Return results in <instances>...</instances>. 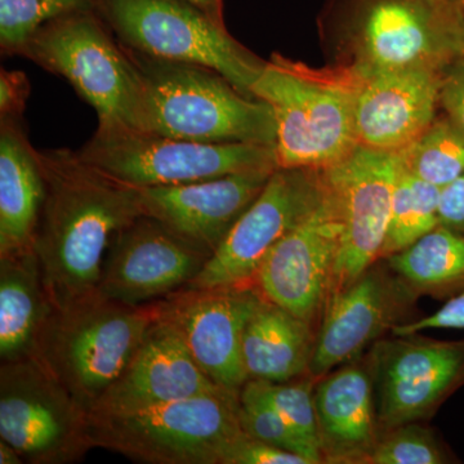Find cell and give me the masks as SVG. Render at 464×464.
I'll use <instances>...</instances> for the list:
<instances>
[{"label": "cell", "mask_w": 464, "mask_h": 464, "mask_svg": "<svg viewBox=\"0 0 464 464\" xmlns=\"http://www.w3.org/2000/svg\"><path fill=\"white\" fill-rule=\"evenodd\" d=\"M440 108L464 132V58L442 72Z\"/></svg>", "instance_id": "obj_34"}, {"label": "cell", "mask_w": 464, "mask_h": 464, "mask_svg": "<svg viewBox=\"0 0 464 464\" xmlns=\"http://www.w3.org/2000/svg\"><path fill=\"white\" fill-rule=\"evenodd\" d=\"M20 56L65 78L96 110L99 127L139 130L141 76L97 11L79 12L41 27Z\"/></svg>", "instance_id": "obj_8"}, {"label": "cell", "mask_w": 464, "mask_h": 464, "mask_svg": "<svg viewBox=\"0 0 464 464\" xmlns=\"http://www.w3.org/2000/svg\"><path fill=\"white\" fill-rule=\"evenodd\" d=\"M275 170H250L186 185L142 188V213L212 257Z\"/></svg>", "instance_id": "obj_16"}, {"label": "cell", "mask_w": 464, "mask_h": 464, "mask_svg": "<svg viewBox=\"0 0 464 464\" xmlns=\"http://www.w3.org/2000/svg\"><path fill=\"white\" fill-rule=\"evenodd\" d=\"M325 194L322 170L277 168L237 219L201 273L186 288L255 284L266 256L317 207Z\"/></svg>", "instance_id": "obj_11"}, {"label": "cell", "mask_w": 464, "mask_h": 464, "mask_svg": "<svg viewBox=\"0 0 464 464\" xmlns=\"http://www.w3.org/2000/svg\"><path fill=\"white\" fill-rule=\"evenodd\" d=\"M373 375L368 366L348 364L315 387L323 462L365 463L380 439Z\"/></svg>", "instance_id": "obj_21"}, {"label": "cell", "mask_w": 464, "mask_h": 464, "mask_svg": "<svg viewBox=\"0 0 464 464\" xmlns=\"http://www.w3.org/2000/svg\"><path fill=\"white\" fill-rule=\"evenodd\" d=\"M399 169L398 154L357 145L340 163L322 170L342 226L329 297L381 258Z\"/></svg>", "instance_id": "obj_12"}, {"label": "cell", "mask_w": 464, "mask_h": 464, "mask_svg": "<svg viewBox=\"0 0 464 464\" xmlns=\"http://www.w3.org/2000/svg\"><path fill=\"white\" fill-rule=\"evenodd\" d=\"M30 94V82L23 72H0V118H24L27 99Z\"/></svg>", "instance_id": "obj_35"}, {"label": "cell", "mask_w": 464, "mask_h": 464, "mask_svg": "<svg viewBox=\"0 0 464 464\" xmlns=\"http://www.w3.org/2000/svg\"><path fill=\"white\" fill-rule=\"evenodd\" d=\"M399 284L372 266L355 282L332 295L307 374L323 377L335 366L348 364L368 344L398 325L400 304L409 293Z\"/></svg>", "instance_id": "obj_20"}, {"label": "cell", "mask_w": 464, "mask_h": 464, "mask_svg": "<svg viewBox=\"0 0 464 464\" xmlns=\"http://www.w3.org/2000/svg\"><path fill=\"white\" fill-rule=\"evenodd\" d=\"M341 230L325 186V194L315 209L288 232L259 266L255 284L262 295L313 324L331 292Z\"/></svg>", "instance_id": "obj_15"}, {"label": "cell", "mask_w": 464, "mask_h": 464, "mask_svg": "<svg viewBox=\"0 0 464 464\" xmlns=\"http://www.w3.org/2000/svg\"><path fill=\"white\" fill-rule=\"evenodd\" d=\"M449 459L432 431L415 422L387 429L372 449L369 464H442Z\"/></svg>", "instance_id": "obj_31"}, {"label": "cell", "mask_w": 464, "mask_h": 464, "mask_svg": "<svg viewBox=\"0 0 464 464\" xmlns=\"http://www.w3.org/2000/svg\"><path fill=\"white\" fill-rule=\"evenodd\" d=\"M362 82L348 63L311 67L277 53L266 61L252 96L273 109L279 168L323 170L355 150Z\"/></svg>", "instance_id": "obj_2"}, {"label": "cell", "mask_w": 464, "mask_h": 464, "mask_svg": "<svg viewBox=\"0 0 464 464\" xmlns=\"http://www.w3.org/2000/svg\"><path fill=\"white\" fill-rule=\"evenodd\" d=\"M125 51L141 76L140 130L192 142L275 148L276 121L265 101L246 96L208 67Z\"/></svg>", "instance_id": "obj_3"}, {"label": "cell", "mask_w": 464, "mask_h": 464, "mask_svg": "<svg viewBox=\"0 0 464 464\" xmlns=\"http://www.w3.org/2000/svg\"><path fill=\"white\" fill-rule=\"evenodd\" d=\"M315 337L311 324L264 299L243 334L248 380L282 383L307 374Z\"/></svg>", "instance_id": "obj_24"}, {"label": "cell", "mask_w": 464, "mask_h": 464, "mask_svg": "<svg viewBox=\"0 0 464 464\" xmlns=\"http://www.w3.org/2000/svg\"><path fill=\"white\" fill-rule=\"evenodd\" d=\"M224 464H313L308 458L267 442L244 436L225 458Z\"/></svg>", "instance_id": "obj_32"}, {"label": "cell", "mask_w": 464, "mask_h": 464, "mask_svg": "<svg viewBox=\"0 0 464 464\" xmlns=\"http://www.w3.org/2000/svg\"><path fill=\"white\" fill-rule=\"evenodd\" d=\"M454 2H456L457 5H459V7L464 11V0H454Z\"/></svg>", "instance_id": "obj_39"}, {"label": "cell", "mask_w": 464, "mask_h": 464, "mask_svg": "<svg viewBox=\"0 0 464 464\" xmlns=\"http://www.w3.org/2000/svg\"><path fill=\"white\" fill-rule=\"evenodd\" d=\"M387 261L409 292L436 295L464 288V234L444 226Z\"/></svg>", "instance_id": "obj_25"}, {"label": "cell", "mask_w": 464, "mask_h": 464, "mask_svg": "<svg viewBox=\"0 0 464 464\" xmlns=\"http://www.w3.org/2000/svg\"><path fill=\"white\" fill-rule=\"evenodd\" d=\"M239 420L241 429L249 438L259 440L295 451L317 464L302 440L290 429L279 411L265 398L258 382L249 380L239 395Z\"/></svg>", "instance_id": "obj_30"}, {"label": "cell", "mask_w": 464, "mask_h": 464, "mask_svg": "<svg viewBox=\"0 0 464 464\" xmlns=\"http://www.w3.org/2000/svg\"><path fill=\"white\" fill-rule=\"evenodd\" d=\"M195 7L201 9L208 16L219 24H225L224 20V0H186Z\"/></svg>", "instance_id": "obj_37"}, {"label": "cell", "mask_w": 464, "mask_h": 464, "mask_svg": "<svg viewBox=\"0 0 464 464\" xmlns=\"http://www.w3.org/2000/svg\"><path fill=\"white\" fill-rule=\"evenodd\" d=\"M159 316L158 302L130 306L96 292L54 310L35 357L90 413L123 373Z\"/></svg>", "instance_id": "obj_5"}, {"label": "cell", "mask_w": 464, "mask_h": 464, "mask_svg": "<svg viewBox=\"0 0 464 464\" xmlns=\"http://www.w3.org/2000/svg\"><path fill=\"white\" fill-rule=\"evenodd\" d=\"M54 310L35 250L0 257L2 362L35 357Z\"/></svg>", "instance_id": "obj_23"}, {"label": "cell", "mask_w": 464, "mask_h": 464, "mask_svg": "<svg viewBox=\"0 0 464 464\" xmlns=\"http://www.w3.org/2000/svg\"><path fill=\"white\" fill-rule=\"evenodd\" d=\"M239 396L204 393L123 413H88L91 448L148 464H224L244 438Z\"/></svg>", "instance_id": "obj_6"}, {"label": "cell", "mask_w": 464, "mask_h": 464, "mask_svg": "<svg viewBox=\"0 0 464 464\" xmlns=\"http://www.w3.org/2000/svg\"><path fill=\"white\" fill-rule=\"evenodd\" d=\"M431 329H457L464 331V289L459 295L448 301L432 315L422 317L415 322L398 324L391 329L396 337H411Z\"/></svg>", "instance_id": "obj_33"}, {"label": "cell", "mask_w": 464, "mask_h": 464, "mask_svg": "<svg viewBox=\"0 0 464 464\" xmlns=\"http://www.w3.org/2000/svg\"><path fill=\"white\" fill-rule=\"evenodd\" d=\"M96 9L97 0H0L3 53L20 54L34 34L52 21Z\"/></svg>", "instance_id": "obj_28"}, {"label": "cell", "mask_w": 464, "mask_h": 464, "mask_svg": "<svg viewBox=\"0 0 464 464\" xmlns=\"http://www.w3.org/2000/svg\"><path fill=\"white\" fill-rule=\"evenodd\" d=\"M45 197L35 250L53 306L99 288L115 235L142 216L140 188L109 176L72 150H36Z\"/></svg>", "instance_id": "obj_1"}, {"label": "cell", "mask_w": 464, "mask_h": 464, "mask_svg": "<svg viewBox=\"0 0 464 464\" xmlns=\"http://www.w3.org/2000/svg\"><path fill=\"white\" fill-rule=\"evenodd\" d=\"M0 440L25 463L78 462L92 449L88 411L36 357L2 362Z\"/></svg>", "instance_id": "obj_10"}, {"label": "cell", "mask_w": 464, "mask_h": 464, "mask_svg": "<svg viewBox=\"0 0 464 464\" xmlns=\"http://www.w3.org/2000/svg\"><path fill=\"white\" fill-rule=\"evenodd\" d=\"M265 297L256 284L227 288H183L158 301L195 362L213 383L239 396L248 382L241 343L246 324Z\"/></svg>", "instance_id": "obj_13"}, {"label": "cell", "mask_w": 464, "mask_h": 464, "mask_svg": "<svg viewBox=\"0 0 464 464\" xmlns=\"http://www.w3.org/2000/svg\"><path fill=\"white\" fill-rule=\"evenodd\" d=\"M24 462L20 453L9 445L8 442L0 440V464H21Z\"/></svg>", "instance_id": "obj_38"}, {"label": "cell", "mask_w": 464, "mask_h": 464, "mask_svg": "<svg viewBox=\"0 0 464 464\" xmlns=\"http://www.w3.org/2000/svg\"><path fill=\"white\" fill-rule=\"evenodd\" d=\"M440 192L438 186L418 179L400 163L381 258L401 252L440 226Z\"/></svg>", "instance_id": "obj_26"}, {"label": "cell", "mask_w": 464, "mask_h": 464, "mask_svg": "<svg viewBox=\"0 0 464 464\" xmlns=\"http://www.w3.org/2000/svg\"><path fill=\"white\" fill-rule=\"evenodd\" d=\"M44 197L24 118H0V257L33 252Z\"/></svg>", "instance_id": "obj_22"}, {"label": "cell", "mask_w": 464, "mask_h": 464, "mask_svg": "<svg viewBox=\"0 0 464 464\" xmlns=\"http://www.w3.org/2000/svg\"><path fill=\"white\" fill-rule=\"evenodd\" d=\"M400 163L418 179L442 188L464 173V132L447 115L399 152Z\"/></svg>", "instance_id": "obj_27"}, {"label": "cell", "mask_w": 464, "mask_h": 464, "mask_svg": "<svg viewBox=\"0 0 464 464\" xmlns=\"http://www.w3.org/2000/svg\"><path fill=\"white\" fill-rule=\"evenodd\" d=\"M440 225L464 234V173L440 192Z\"/></svg>", "instance_id": "obj_36"}, {"label": "cell", "mask_w": 464, "mask_h": 464, "mask_svg": "<svg viewBox=\"0 0 464 464\" xmlns=\"http://www.w3.org/2000/svg\"><path fill=\"white\" fill-rule=\"evenodd\" d=\"M78 154L109 176L139 188L279 168L274 146L192 142L128 127H97Z\"/></svg>", "instance_id": "obj_9"}, {"label": "cell", "mask_w": 464, "mask_h": 464, "mask_svg": "<svg viewBox=\"0 0 464 464\" xmlns=\"http://www.w3.org/2000/svg\"><path fill=\"white\" fill-rule=\"evenodd\" d=\"M441 76L432 69L362 75L355 105L357 145L393 154L411 145L438 116Z\"/></svg>", "instance_id": "obj_18"}, {"label": "cell", "mask_w": 464, "mask_h": 464, "mask_svg": "<svg viewBox=\"0 0 464 464\" xmlns=\"http://www.w3.org/2000/svg\"><path fill=\"white\" fill-rule=\"evenodd\" d=\"M96 11L128 50L215 70L241 93L253 97V84L266 61L235 41L225 24L191 3L97 0Z\"/></svg>", "instance_id": "obj_7"}, {"label": "cell", "mask_w": 464, "mask_h": 464, "mask_svg": "<svg viewBox=\"0 0 464 464\" xmlns=\"http://www.w3.org/2000/svg\"><path fill=\"white\" fill-rule=\"evenodd\" d=\"M209 258L157 219L142 215L115 235L97 292L130 306L154 304L188 286Z\"/></svg>", "instance_id": "obj_14"}, {"label": "cell", "mask_w": 464, "mask_h": 464, "mask_svg": "<svg viewBox=\"0 0 464 464\" xmlns=\"http://www.w3.org/2000/svg\"><path fill=\"white\" fill-rule=\"evenodd\" d=\"M325 21L346 42L348 65L444 72L464 58V11L454 0H329Z\"/></svg>", "instance_id": "obj_4"}, {"label": "cell", "mask_w": 464, "mask_h": 464, "mask_svg": "<svg viewBox=\"0 0 464 464\" xmlns=\"http://www.w3.org/2000/svg\"><path fill=\"white\" fill-rule=\"evenodd\" d=\"M257 382L265 398L279 411L290 429L306 445L316 462L323 463L317 429L315 378L307 374L304 380H292L282 383Z\"/></svg>", "instance_id": "obj_29"}, {"label": "cell", "mask_w": 464, "mask_h": 464, "mask_svg": "<svg viewBox=\"0 0 464 464\" xmlns=\"http://www.w3.org/2000/svg\"><path fill=\"white\" fill-rule=\"evenodd\" d=\"M217 391L226 390L201 371L173 324L159 316L123 373L90 413L140 411Z\"/></svg>", "instance_id": "obj_19"}, {"label": "cell", "mask_w": 464, "mask_h": 464, "mask_svg": "<svg viewBox=\"0 0 464 464\" xmlns=\"http://www.w3.org/2000/svg\"><path fill=\"white\" fill-rule=\"evenodd\" d=\"M401 338L374 356L378 420L386 430L429 417L464 378V343Z\"/></svg>", "instance_id": "obj_17"}]
</instances>
